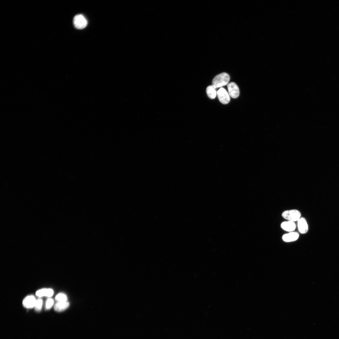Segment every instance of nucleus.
I'll return each instance as SVG.
<instances>
[{"label":"nucleus","instance_id":"9","mask_svg":"<svg viewBox=\"0 0 339 339\" xmlns=\"http://www.w3.org/2000/svg\"><path fill=\"white\" fill-rule=\"evenodd\" d=\"M281 227L283 230L291 232L295 230L296 225L294 222L288 221L282 222L281 224Z\"/></svg>","mask_w":339,"mask_h":339},{"label":"nucleus","instance_id":"14","mask_svg":"<svg viewBox=\"0 0 339 339\" xmlns=\"http://www.w3.org/2000/svg\"><path fill=\"white\" fill-rule=\"evenodd\" d=\"M42 300L39 299L36 300L35 306V309L36 311H40L41 309L42 305Z\"/></svg>","mask_w":339,"mask_h":339},{"label":"nucleus","instance_id":"12","mask_svg":"<svg viewBox=\"0 0 339 339\" xmlns=\"http://www.w3.org/2000/svg\"><path fill=\"white\" fill-rule=\"evenodd\" d=\"M206 92L208 97L211 99H214L215 98L217 93L216 88L213 85L207 87Z\"/></svg>","mask_w":339,"mask_h":339},{"label":"nucleus","instance_id":"5","mask_svg":"<svg viewBox=\"0 0 339 339\" xmlns=\"http://www.w3.org/2000/svg\"><path fill=\"white\" fill-rule=\"evenodd\" d=\"M227 88L229 96L233 98H237L239 94V89L237 85L234 82H231L227 84Z\"/></svg>","mask_w":339,"mask_h":339},{"label":"nucleus","instance_id":"1","mask_svg":"<svg viewBox=\"0 0 339 339\" xmlns=\"http://www.w3.org/2000/svg\"><path fill=\"white\" fill-rule=\"evenodd\" d=\"M229 75L226 73H222L215 76L212 81L213 85L216 89L221 87L228 84L230 80Z\"/></svg>","mask_w":339,"mask_h":339},{"label":"nucleus","instance_id":"8","mask_svg":"<svg viewBox=\"0 0 339 339\" xmlns=\"http://www.w3.org/2000/svg\"><path fill=\"white\" fill-rule=\"evenodd\" d=\"M36 300L35 297L30 295L26 297L23 301V305L26 308L30 309L35 307Z\"/></svg>","mask_w":339,"mask_h":339},{"label":"nucleus","instance_id":"15","mask_svg":"<svg viewBox=\"0 0 339 339\" xmlns=\"http://www.w3.org/2000/svg\"><path fill=\"white\" fill-rule=\"evenodd\" d=\"M54 304L53 300L51 298L48 299L46 303L45 307L46 309H50L53 306Z\"/></svg>","mask_w":339,"mask_h":339},{"label":"nucleus","instance_id":"7","mask_svg":"<svg viewBox=\"0 0 339 339\" xmlns=\"http://www.w3.org/2000/svg\"><path fill=\"white\" fill-rule=\"evenodd\" d=\"M299 237L298 233L291 232L284 234L282 237V240L286 242H290L296 240Z\"/></svg>","mask_w":339,"mask_h":339},{"label":"nucleus","instance_id":"13","mask_svg":"<svg viewBox=\"0 0 339 339\" xmlns=\"http://www.w3.org/2000/svg\"><path fill=\"white\" fill-rule=\"evenodd\" d=\"M55 299L58 302H66L67 301V298L65 294L61 293L56 296Z\"/></svg>","mask_w":339,"mask_h":339},{"label":"nucleus","instance_id":"11","mask_svg":"<svg viewBox=\"0 0 339 339\" xmlns=\"http://www.w3.org/2000/svg\"><path fill=\"white\" fill-rule=\"evenodd\" d=\"M69 306V303L67 301L58 302L54 306L55 310L57 312H61L66 309Z\"/></svg>","mask_w":339,"mask_h":339},{"label":"nucleus","instance_id":"6","mask_svg":"<svg viewBox=\"0 0 339 339\" xmlns=\"http://www.w3.org/2000/svg\"><path fill=\"white\" fill-rule=\"evenodd\" d=\"M298 221V228L300 233L305 234L308 230V225L306 219L304 217H301Z\"/></svg>","mask_w":339,"mask_h":339},{"label":"nucleus","instance_id":"2","mask_svg":"<svg viewBox=\"0 0 339 339\" xmlns=\"http://www.w3.org/2000/svg\"><path fill=\"white\" fill-rule=\"evenodd\" d=\"M282 216L288 221L294 222L298 221L300 218L301 214L299 211L297 209H292L283 211Z\"/></svg>","mask_w":339,"mask_h":339},{"label":"nucleus","instance_id":"3","mask_svg":"<svg viewBox=\"0 0 339 339\" xmlns=\"http://www.w3.org/2000/svg\"><path fill=\"white\" fill-rule=\"evenodd\" d=\"M73 23L75 27L78 29L85 28L88 24L86 18L81 14L76 15L73 19Z\"/></svg>","mask_w":339,"mask_h":339},{"label":"nucleus","instance_id":"10","mask_svg":"<svg viewBox=\"0 0 339 339\" xmlns=\"http://www.w3.org/2000/svg\"><path fill=\"white\" fill-rule=\"evenodd\" d=\"M54 293L53 290L51 288H43L36 291V295L39 297L46 296L50 297Z\"/></svg>","mask_w":339,"mask_h":339},{"label":"nucleus","instance_id":"4","mask_svg":"<svg viewBox=\"0 0 339 339\" xmlns=\"http://www.w3.org/2000/svg\"><path fill=\"white\" fill-rule=\"evenodd\" d=\"M217 94L219 100L222 104H226L229 102L230 96L224 88H220L217 91Z\"/></svg>","mask_w":339,"mask_h":339}]
</instances>
